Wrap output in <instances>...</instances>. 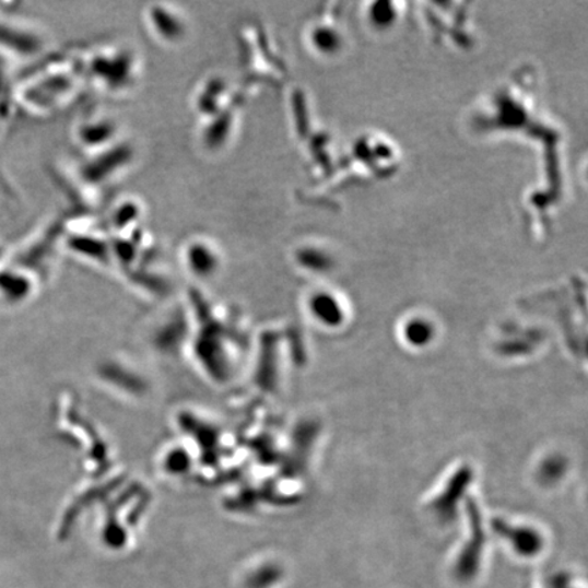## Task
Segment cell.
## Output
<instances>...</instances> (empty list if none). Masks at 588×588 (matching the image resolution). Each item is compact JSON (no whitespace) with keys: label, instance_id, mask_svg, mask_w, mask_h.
Returning a JSON list of instances; mask_svg holds the SVG:
<instances>
[{"label":"cell","instance_id":"7a4b0ae2","mask_svg":"<svg viewBox=\"0 0 588 588\" xmlns=\"http://www.w3.org/2000/svg\"><path fill=\"white\" fill-rule=\"evenodd\" d=\"M38 48V40L26 27L0 13V52L30 55Z\"/></svg>","mask_w":588,"mask_h":588},{"label":"cell","instance_id":"ba28073f","mask_svg":"<svg viewBox=\"0 0 588 588\" xmlns=\"http://www.w3.org/2000/svg\"><path fill=\"white\" fill-rule=\"evenodd\" d=\"M396 19L393 5L391 3H376L372 9V22L376 26L385 27L391 25V21Z\"/></svg>","mask_w":588,"mask_h":588},{"label":"cell","instance_id":"5b68a950","mask_svg":"<svg viewBox=\"0 0 588 588\" xmlns=\"http://www.w3.org/2000/svg\"><path fill=\"white\" fill-rule=\"evenodd\" d=\"M107 118L86 119L78 129V140L86 148H99L113 142L116 127Z\"/></svg>","mask_w":588,"mask_h":588},{"label":"cell","instance_id":"9c48e42d","mask_svg":"<svg viewBox=\"0 0 588 588\" xmlns=\"http://www.w3.org/2000/svg\"><path fill=\"white\" fill-rule=\"evenodd\" d=\"M2 255H3V248L0 247V260H2Z\"/></svg>","mask_w":588,"mask_h":588},{"label":"cell","instance_id":"3957f363","mask_svg":"<svg viewBox=\"0 0 588 588\" xmlns=\"http://www.w3.org/2000/svg\"><path fill=\"white\" fill-rule=\"evenodd\" d=\"M149 24L155 36L166 43H177L186 36V24L181 16L166 5H152L149 11Z\"/></svg>","mask_w":588,"mask_h":588},{"label":"cell","instance_id":"52a82bcc","mask_svg":"<svg viewBox=\"0 0 588 588\" xmlns=\"http://www.w3.org/2000/svg\"><path fill=\"white\" fill-rule=\"evenodd\" d=\"M13 94L14 87L10 83L8 68H5L3 58H0V118L8 114V104L13 102L14 98H11Z\"/></svg>","mask_w":588,"mask_h":588},{"label":"cell","instance_id":"6da1fadb","mask_svg":"<svg viewBox=\"0 0 588 588\" xmlns=\"http://www.w3.org/2000/svg\"><path fill=\"white\" fill-rule=\"evenodd\" d=\"M183 260L193 275L210 279L217 274L221 268V249L210 238L193 237L183 247Z\"/></svg>","mask_w":588,"mask_h":588},{"label":"cell","instance_id":"8992f818","mask_svg":"<svg viewBox=\"0 0 588 588\" xmlns=\"http://www.w3.org/2000/svg\"><path fill=\"white\" fill-rule=\"evenodd\" d=\"M313 46L320 52H332L340 47V36L329 27H318L313 33Z\"/></svg>","mask_w":588,"mask_h":588},{"label":"cell","instance_id":"277c9868","mask_svg":"<svg viewBox=\"0 0 588 588\" xmlns=\"http://www.w3.org/2000/svg\"><path fill=\"white\" fill-rule=\"evenodd\" d=\"M31 291L26 271L0 264V302L13 303L24 298Z\"/></svg>","mask_w":588,"mask_h":588}]
</instances>
